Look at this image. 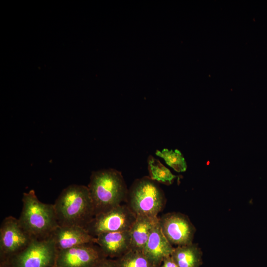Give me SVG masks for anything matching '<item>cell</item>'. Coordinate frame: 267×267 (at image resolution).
<instances>
[{
	"mask_svg": "<svg viewBox=\"0 0 267 267\" xmlns=\"http://www.w3.org/2000/svg\"><path fill=\"white\" fill-rule=\"evenodd\" d=\"M0 267H11L5 263H0Z\"/></svg>",
	"mask_w": 267,
	"mask_h": 267,
	"instance_id": "obj_20",
	"label": "cell"
},
{
	"mask_svg": "<svg viewBox=\"0 0 267 267\" xmlns=\"http://www.w3.org/2000/svg\"><path fill=\"white\" fill-rule=\"evenodd\" d=\"M58 251L50 238L34 239L24 250L4 262L11 267H55Z\"/></svg>",
	"mask_w": 267,
	"mask_h": 267,
	"instance_id": "obj_5",
	"label": "cell"
},
{
	"mask_svg": "<svg viewBox=\"0 0 267 267\" xmlns=\"http://www.w3.org/2000/svg\"><path fill=\"white\" fill-rule=\"evenodd\" d=\"M163 233L172 245L178 246L192 243L196 231L188 217L180 213H168L159 218Z\"/></svg>",
	"mask_w": 267,
	"mask_h": 267,
	"instance_id": "obj_8",
	"label": "cell"
},
{
	"mask_svg": "<svg viewBox=\"0 0 267 267\" xmlns=\"http://www.w3.org/2000/svg\"><path fill=\"white\" fill-rule=\"evenodd\" d=\"M155 154L163 158L166 164L177 172H184L186 170L187 165L181 153L178 149L169 150L164 148L156 150Z\"/></svg>",
	"mask_w": 267,
	"mask_h": 267,
	"instance_id": "obj_17",
	"label": "cell"
},
{
	"mask_svg": "<svg viewBox=\"0 0 267 267\" xmlns=\"http://www.w3.org/2000/svg\"><path fill=\"white\" fill-rule=\"evenodd\" d=\"M148 165L150 178L153 180L170 185L177 177L173 175L158 159L151 156L148 157Z\"/></svg>",
	"mask_w": 267,
	"mask_h": 267,
	"instance_id": "obj_16",
	"label": "cell"
},
{
	"mask_svg": "<svg viewBox=\"0 0 267 267\" xmlns=\"http://www.w3.org/2000/svg\"><path fill=\"white\" fill-rule=\"evenodd\" d=\"M94 267H118L115 260L103 259L99 262Z\"/></svg>",
	"mask_w": 267,
	"mask_h": 267,
	"instance_id": "obj_18",
	"label": "cell"
},
{
	"mask_svg": "<svg viewBox=\"0 0 267 267\" xmlns=\"http://www.w3.org/2000/svg\"><path fill=\"white\" fill-rule=\"evenodd\" d=\"M160 267H178L171 256L165 258Z\"/></svg>",
	"mask_w": 267,
	"mask_h": 267,
	"instance_id": "obj_19",
	"label": "cell"
},
{
	"mask_svg": "<svg viewBox=\"0 0 267 267\" xmlns=\"http://www.w3.org/2000/svg\"><path fill=\"white\" fill-rule=\"evenodd\" d=\"M159 218L144 215H136L129 230L131 249L142 251L150 233Z\"/></svg>",
	"mask_w": 267,
	"mask_h": 267,
	"instance_id": "obj_13",
	"label": "cell"
},
{
	"mask_svg": "<svg viewBox=\"0 0 267 267\" xmlns=\"http://www.w3.org/2000/svg\"><path fill=\"white\" fill-rule=\"evenodd\" d=\"M57 251L78 246L95 243L96 238L91 235L85 228L79 226L58 225L49 236Z\"/></svg>",
	"mask_w": 267,
	"mask_h": 267,
	"instance_id": "obj_10",
	"label": "cell"
},
{
	"mask_svg": "<svg viewBox=\"0 0 267 267\" xmlns=\"http://www.w3.org/2000/svg\"><path fill=\"white\" fill-rule=\"evenodd\" d=\"M34 239L21 226L18 219L5 218L0 227V263L22 251Z\"/></svg>",
	"mask_w": 267,
	"mask_h": 267,
	"instance_id": "obj_7",
	"label": "cell"
},
{
	"mask_svg": "<svg viewBox=\"0 0 267 267\" xmlns=\"http://www.w3.org/2000/svg\"><path fill=\"white\" fill-rule=\"evenodd\" d=\"M59 225L85 228L95 216L88 186L72 184L64 188L53 204Z\"/></svg>",
	"mask_w": 267,
	"mask_h": 267,
	"instance_id": "obj_1",
	"label": "cell"
},
{
	"mask_svg": "<svg viewBox=\"0 0 267 267\" xmlns=\"http://www.w3.org/2000/svg\"><path fill=\"white\" fill-rule=\"evenodd\" d=\"M162 189L150 178L134 181L128 194V207L136 215L157 217L165 204Z\"/></svg>",
	"mask_w": 267,
	"mask_h": 267,
	"instance_id": "obj_4",
	"label": "cell"
},
{
	"mask_svg": "<svg viewBox=\"0 0 267 267\" xmlns=\"http://www.w3.org/2000/svg\"><path fill=\"white\" fill-rule=\"evenodd\" d=\"M171 257L178 267H200L202 264V251L193 243L174 248Z\"/></svg>",
	"mask_w": 267,
	"mask_h": 267,
	"instance_id": "obj_14",
	"label": "cell"
},
{
	"mask_svg": "<svg viewBox=\"0 0 267 267\" xmlns=\"http://www.w3.org/2000/svg\"><path fill=\"white\" fill-rule=\"evenodd\" d=\"M136 215L128 206L119 205L94 216L85 229L92 236L108 232L129 230Z\"/></svg>",
	"mask_w": 267,
	"mask_h": 267,
	"instance_id": "obj_6",
	"label": "cell"
},
{
	"mask_svg": "<svg viewBox=\"0 0 267 267\" xmlns=\"http://www.w3.org/2000/svg\"><path fill=\"white\" fill-rule=\"evenodd\" d=\"M174 249L163 233L158 221L153 228L142 250L143 253L157 267H160L163 260L171 256Z\"/></svg>",
	"mask_w": 267,
	"mask_h": 267,
	"instance_id": "obj_11",
	"label": "cell"
},
{
	"mask_svg": "<svg viewBox=\"0 0 267 267\" xmlns=\"http://www.w3.org/2000/svg\"><path fill=\"white\" fill-rule=\"evenodd\" d=\"M95 215L121 205L127 196V189L121 173L114 169L92 172L88 186Z\"/></svg>",
	"mask_w": 267,
	"mask_h": 267,
	"instance_id": "obj_2",
	"label": "cell"
},
{
	"mask_svg": "<svg viewBox=\"0 0 267 267\" xmlns=\"http://www.w3.org/2000/svg\"><path fill=\"white\" fill-rule=\"evenodd\" d=\"M106 258L96 244H86L58 251L55 267H94Z\"/></svg>",
	"mask_w": 267,
	"mask_h": 267,
	"instance_id": "obj_9",
	"label": "cell"
},
{
	"mask_svg": "<svg viewBox=\"0 0 267 267\" xmlns=\"http://www.w3.org/2000/svg\"><path fill=\"white\" fill-rule=\"evenodd\" d=\"M22 201L21 226L34 239L49 238L59 225L53 204L42 202L33 189L23 193Z\"/></svg>",
	"mask_w": 267,
	"mask_h": 267,
	"instance_id": "obj_3",
	"label": "cell"
},
{
	"mask_svg": "<svg viewBox=\"0 0 267 267\" xmlns=\"http://www.w3.org/2000/svg\"><path fill=\"white\" fill-rule=\"evenodd\" d=\"M118 267H157L142 252L131 249L115 260Z\"/></svg>",
	"mask_w": 267,
	"mask_h": 267,
	"instance_id": "obj_15",
	"label": "cell"
},
{
	"mask_svg": "<svg viewBox=\"0 0 267 267\" xmlns=\"http://www.w3.org/2000/svg\"><path fill=\"white\" fill-rule=\"evenodd\" d=\"M95 238L96 244L107 258L117 259L131 249L129 230L104 232Z\"/></svg>",
	"mask_w": 267,
	"mask_h": 267,
	"instance_id": "obj_12",
	"label": "cell"
}]
</instances>
